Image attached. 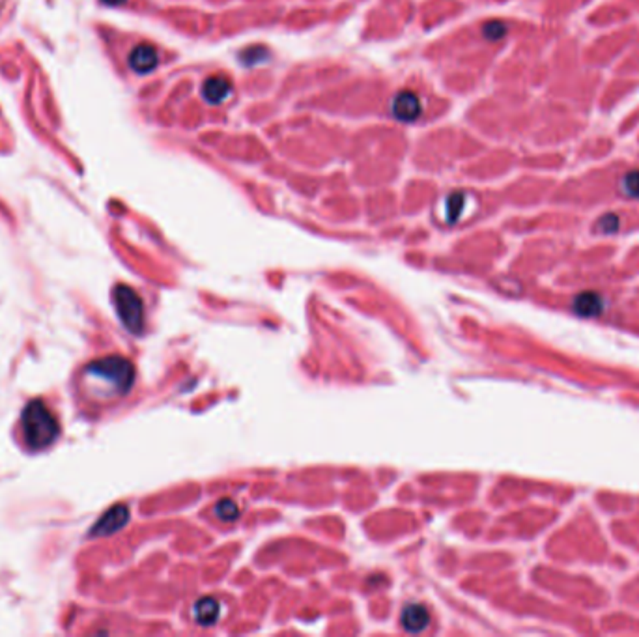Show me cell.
<instances>
[{
	"mask_svg": "<svg viewBox=\"0 0 639 637\" xmlns=\"http://www.w3.org/2000/svg\"><path fill=\"white\" fill-rule=\"evenodd\" d=\"M128 520H130V509L123 507V505H116L111 510H107L99 518L98 523L92 527V536H105V534L116 533L128 523Z\"/></svg>",
	"mask_w": 639,
	"mask_h": 637,
	"instance_id": "277c9868",
	"label": "cell"
},
{
	"mask_svg": "<svg viewBox=\"0 0 639 637\" xmlns=\"http://www.w3.org/2000/svg\"><path fill=\"white\" fill-rule=\"evenodd\" d=\"M574 308L581 316H595L602 311V299L595 292H584L574 301Z\"/></svg>",
	"mask_w": 639,
	"mask_h": 637,
	"instance_id": "30bf717a",
	"label": "cell"
},
{
	"mask_svg": "<svg viewBox=\"0 0 639 637\" xmlns=\"http://www.w3.org/2000/svg\"><path fill=\"white\" fill-rule=\"evenodd\" d=\"M482 34H484L488 40H499V37H503L507 34V26L503 23H499V21H492V23H488L482 28Z\"/></svg>",
	"mask_w": 639,
	"mask_h": 637,
	"instance_id": "9a60e30c",
	"label": "cell"
},
{
	"mask_svg": "<svg viewBox=\"0 0 639 637\" xmlns=\"http://www.w3.org/2000/svg\"><path fill=\"white\" fill-rule=\"evenodd\" d=\"M596 228L602 234H615L619 230V217L615 213L604 215L602 219L598 221V225H596Z\"/></svg>",
	"mask_w": 639,
	"mask_h": 637,
	"instance_id": "4fadbf2b",
	"label": "cell"
},
{
	"mask_svg": "<svg viewBox=\"0 0 639 637\" xmlns=\"http://www.w3.org/2000/svg\"><path fill=\"white\" fill-rule=\"evenodd\" d=\"M193 615H195V620H197L200 626H211L219 620L221 606H219V602H217L216 598L206 596V598H200V600L195 604V607H193Z\"/></svg>",
	"mask_w": 639,
	"mask_h": 637,
	"instance_id": "9c48e42d",
	"label": "cell"
},
{
	"mask_svg": "<svg viewBox=\"0 0 639 637\" xmlns=\"http://www.w3.org/2000/svg\"><path fill=\"white\" fill-rule=\"evenodd\" d=\"M202 96L208 103H222L232 96V82L225 75H211L202 82Z\"/></svg>",
	"mask_w": 639,
	"mask_h": 637,
	"instance_id": "52a82bcc",
	"label": "cell"
},
{
	"mask_svg": "<svg viewBox=\"0 0 639 637\" xmlns=\"http://www.w3.org/2000/svg\"><path fill=\"white\" fill-rule=\"evenodd\" d=\"M423 112L421 101H419L417 94L410 92V90H402L394 96L393 99V116L400 122H415Z\"/></svg>",
	"mask_w": 639,
	"mask_h": 637,
	"instance_id": "5b68a950",
	"label": "cell"
},
{
	"mask_svg": "<svg viewBox=\"0 0 639 637\" xmlns=\"http://www.w3.org/2000/svg\"><path fill=\"white\" fill-rule=\"evenodd\" d=\"M622 195L628 198H639V171L628 172L621 182Z\"/></svg>",
	"mask_w": 639,
	"mask_h": 637,
	"instance_id": "7c38bea8",
	"label": "cell"
},
{
	"mask_svg": "<svg viewBox=\"0 0 639 637\" xmlns=\"http://www.w3.org/2000/svg\"><path fill=\"white\" fill-rule=\"evenodd\" d=\"M105 4H109V6H118V4H122L125 0H103Z\"/></svg>",
	"mask_w": 639,
	"mask_h": 637,
	"instance_id": "2e32d148",
	"label": "cell"
},
{
	"mask_svg": "<svg viewBox=\"0 0 639 637\" xmlns=\"http://www.w3.org/2000/svg\"><path fill=\"white\" fill-rule=\"evenodd\" d=\"M87 374L94 380L103 381L105 387L116 394H128L135 380V368L128 359L120 356H109L98 361H92L87 367Z\"/></svg>",
	"mask_w": 639,
	"mask_h": 637,
	"instance_id": "7a4b0ae2",
	"label": "cell"
},
{
	"mask_svg": "<svg viewBox=\"0 0 639 637\" xmlns=\"http://www.w3.org/2000/svg\"><path fill=\"white\" fill-rule=\"evenodd\" d=\"M400 622L404 626V630L412 631V634H419V631H423L428 626L430 615H428V609L421 606V604H412V606H408L402 611Z\"/></svg>",
	"mask_w": 639,
	"mask_h": 637,
	"instance_id": "ba28073f",
	"label": "cell"
},
{
	"mask_svg": "<svg viewBox=\"0 0 639 637\" xmlns=\"http://www.w3.org/2000/svg\"><path fill=\"white\" fill-rule=\"evenodd\" d=\"M112 299H114V306H116V313L122 324L131 333H141L142 325H144V308H142V299L135 290L120 284L114 288Z\"/></svg>",
	"mask_w": 639,
	"mask_h": 637,
	"instance_id": "3957f363",
	"label": "cell"
},
{
	"mask_svg": "<svg viewBox=\"0 0 639 637\" xmlns=\"http://www.w3.org/2000/svg\"><path fill=\"white\" fill-rule=\"evenodd\" d=\"M157 64H159V55H157V49L150 43H141L130 53V66L135 73H150L157 68Z\"/></svg>",
	"mask_w": 639,
	"mask_h": 637,
	"instance_id": "8992f818",
	"label": "cell"
},
{
	"mask_svg": "<svg viewBox=\"0 0 639 637\" xmlns=\"http://www.w3.org/2000/svg\"><path fill=\"white\" fill-rule=\"evenodd\" d=\"M21 430L26 447L42 451L58 437V421L42 400H32L25 405L21 415Z\"/></svg>",
	"mask_w": 639,
	"mask_h": 637,
	"instance_id": "6da1fadb",
	"label": "cell"
},
{
	"mask_svg": "<svg viewBox=\"0 0 639 637\" xmlns=\"http://www.w3.org/2000/svg\"><path fill=\"white\" fill-rule=\"evenodd\" d=\"M464 208V196L460 193H456V195H450L449 202H447V211H449V221H456L458 217H460V211Z\"/></svg>",
	"mask_w": 639,
	"mask_h": 637,
	"instance_id": "5bb4252c",
	"label": "cell"
},
{
	"mask_svg": "<svg viewBox=\"0 0 639 637\" xmlns=\"http://www.w3.org/2000/svg\"><path fill=\"white\" fill-rule=\"evenodd\" d=\"M216 514L221 521H234L238 520L240 509H238V505L234 501H230V499H222V501L217 503Z\"/></svg>",
	"mask_w": 639,
	"mask_h": 637,
	"instance_id": "8fae6325",
	"label": "cell"
}]
</instances>
